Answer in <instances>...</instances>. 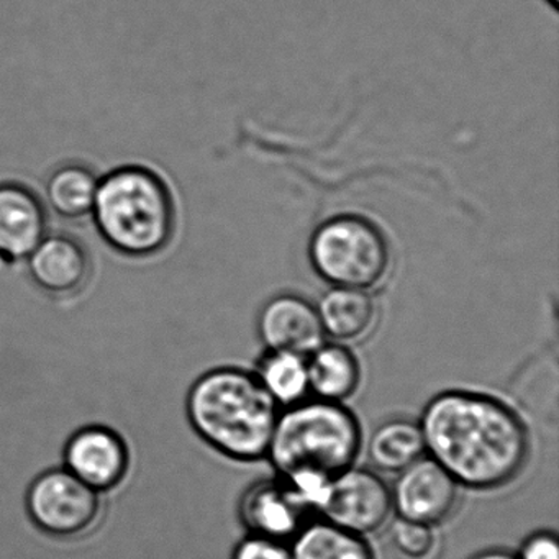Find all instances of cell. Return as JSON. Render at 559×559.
<instances>
[{"label":"cell","mask_w":559,"mask_h":559,"mask_svg":"<svg viewBox=\"0 0 559 559\" xmlns=\"http://www.w3.org/2000/svg\"><path fill=\"white\" fill-rule=\"evenodd\" d=\"M425 453L457 486L493 490L515 480L528 463L525 421L500 399L480 392L444 391L421 412Z\"/></svg>","instance_id":"1"},{"label":"cell","mask_w":559,"mask_h":559,"mask_svg":"<svg viewBox=\"0 0 559 559\" xmlns=\"http://www.w3.org/2000/svg\"><path fill=\"white\" fill-rule=\"evenodd\" d=\"M280 412L254 372L234 366L202 374L186 399L192 430L222 456L238 463L266 457Z\"/></svg>","instance_id":"2"},{"label":"cell","mask_w":559,"mask_h":559,"mask_svg":"<svg viewBox=\"0 0 559 559\" xmlns=\"http://www.w3.org/2000/svg\"><path fill=\"white\" fill-rule=\"evenodd\" d=\"M91 214L100 237L126 257L159 253L175 235L171 191L143 166H122L100 178Z\"/></svg>","instance_id":"3"},{"label":"cell","mask_w":559,"mask_h":559,"mask_svg":"<svg viewBox=\"0 0 559 559\" xmlns=\"http://www.w3.org/2000/svg\"><path fill=\"white\" fill-rule=\"evenodd\" d=\"M362 447L358 417L340 402L306 399L280 412L266 457L276 476H338Z\"/></svg>","instance_id":"4"},{"label":"cell","mask_w":559,"mask_h":559,"mask_svg":"<svg viewBox=\"0 0 559 559\" xmlns=\"http://www.w3.org/2000/svg\"><path fill=\"white\" fill-rule=\"evenodd\" d=\"M313 273L335 287L369 289L391 266V245L382 228L365 215L338 214L323 221L309 240Z\"/></svg>","instance_id":"5"},{"label":"cell","mask_w":559,"mask_h":559,"mask_svg":"<svg viewBox=\"0 0 559 559\" xmlns=\"http://www.w3.org/2000/svg\"><path fill=\"white\" fill-rule=\"evenodd\" d=\"M103 493L64 467L35 477L25 496L32 523L51 538L73 539L93 532L103 515Z\"/></svg>","instance_id":"6"},{"label":"cell","mask_w":559,"mask_h":559,"mask_svg":"<svg viewBox=\"0 0 559 559\" xmlns=\"http://www.w3.org/2000/svg\"><path fill=\"white\" fill-rule=\"evenodd\" d=\"M391 513V487L374 471L352 466L333 477L320 516L366 536L384 528Z\"/></svg>","instance_id":"7"},{"label":"cell","mask_w":559,"mask_h":559,"mask_svg":"<svg viewBox=\"0 0 559 559\" xmlns=\"http://www.w3.org/2000/svg\"><path fill=\"white\" fill-rule=\"evenodd\" d=\"M391 493L399 519L430 526L447 522L460 502L456 480L430 456L401 471Z\"/></svg>","instance_id":"8"},{"label":"cell","mask_w":559,"mask_h":559,"mask_svg":"<svg viewBox=\"0 0 559 559\" xmlns=\"http://www.w3.org/2000/svg\"><path fill=\"white\" fill-rule=\"evenodd\" d=\"M63 467L97 492H110L129 474V444L114 428L87 425L64 444Z\"/></svg>","instance_id":"9"},{"label":"cell","mask_w":559,"mask_h":559,"mask_svg":"<svg viewBox=\"0 0 559 559\" xmlns=\"http://www.w3.org/2000/svg\"><path fill=\"white\" fill-rule=\"evenodd\" d=\"M238 516L248 533L289 542L309 522L312 512L283 477H263L247 487Z\"/></svg>","instance_id":"10"},{"label":"cell","mask_w":559,"mask_h":559,"mask_svg":"<svg viewBox=\"0 0 559 559\" xmlns=\"http://www.w3.org/2000/svg\"><path fill=\"white\" fill-rule=\"evenodd\" d=\"M258 336L267 349L309 356L323 345L317 307L299 294H277L258 313Z\"/></svg>","instance_id":"11"},{"label":"cell","mask_w":559,"mask_h":559,"mask_svg":"<svg viewBox=\"0 0 559 559\" xmlns=\"http://www.w3.org/2000/svg\"><path fill=\"white\" fill-rule=\"evenodd\" d=\"M47 237V214L37 194L17 185H0V258L25 260Z\"/></svg>","instance_id":"12"},{"label":"cell","mask_w":559,"mask_h":559,"mask_svg":"<svg viewBox=\"0 0 559 559\" xmlns=\"http://www.w3.org/2000/svg\"><path fill=\"white\" fill-rule=\"evenodd\" d=\"M28 273L45 293L70 296L90 280V254L70 235H47L28 257Z\"/></svg>","instance_id":"13"},{"label":"cell","mask_w":559,"mask_h":559,"mask_svg":"<svg viewBox=\"0 0 559 559\" xmlns=\"http://www.w3.org/2000/svg\"><path fill=\"white\" fill-rule=\"evenodd\" d=\"M309 388L317 399L329 402L348 401L361 381L358 358L348 346L323 343L307 356Z\"/></svg>","instance_id":"14"},{"label":"cell","mask_w":559,"mask_h":559,"mask_svg":"<svg viewBox=\"0 0 559 559\" xmlns=\"http://www.w3.org/2000/svg\"><path fill=\"white\" fill-rule=\"evenodd\" d=\"M317 312L325 335L338 342L365 338L378 317L374 299L366 290L349 287H335L326 293Z\"/></svg>","instance_id":"15"},{"label":"cell","mask_w":559,"mask_h":559,"mask_svg":"<svg viewBox=\"0 0 559 559\" xmlns=\"http://www.w3.org/2000/svg\"><path fill=\"white\" fill-rule=\"evenodd\" d=\"M290 542L293 559H376L365 536L340 528L322 516L309 520Z\"/></svg>","instance_id":"16"},{"label":"cell","mask_w":559,"mask_h":559,"mask_svg":"<svg viewBox=\"0 0 559 559\" xmlns=\"http://www.w3.org/2000/svg\"><path fill=\"white\" fill-rule=\"evenodd\" d=\"M425 456L420 424L411 418H391L372 431L368 441V460L376 471L401 473Z\"/></svg>","instance_id":"17"},{"label":"cell","mask_w":559,"mask_h":559,"mask_svg":"<svg viewBox=\"0 0 559 559\" xmlns=\"http://www.w3.org/2000/svg\"><path fill=\"white\" fill-rule=\"evenodd\" d=\"M254 376L280 407L299 404L310 394L307 358L297 353L267 349Z\"/></svg>","instance_id":"18"},{"label":"cell","mask_w":559,"mask_h":559,"mask_svg":"<svg viewBox=\"0 0 559 559\" xmlns=\"http://www.w3.org/2000/svg\"><path fill=\"white\" fill-rule=\"evenodd\" d=\"M99 176L86 165L68 163L51 173L47 181L48 205L64 218L91 214L96 201Z\"/></svg>","instance_id":"19"},{"label":"cell","mask_w":559,"mask_h":559,"mask_svg":"<svg viewBox=\"0 0 559 559\" xmlns=\"http://www.w3.org/2000/svg\"><path fill=\"white\" fill-rule=\"evenodd\" d=\"M389 539L392 548L404 559H431L438 548L435 526L399 519L391 523Z\"/></svg>","instance_id":"20"},{"label":"cell","mask_w":559,"mask_h":559,"mask_svg":"<svg viewBox=\"0 0 559 559\" xmlns=\"http://www.w3.org/2000/svg\"><path fill=\"white\" fill-rule=\"evenodd\" d=\"M230 559H293V555L287 542L247 533L235 545Z\"/></svg>","instance_id":"21"},{"label":"cell","mask_w":559,"mask_h":559,"mask_svg":"<svg viewBox=\"0 0 559 559\" xmlns=\"http://www.w3.org/2000/svg\"><path fill=\"white\" fill-rule=\"evenodd\" d=\"M516 559H559V539L555 532L542 530L523 539Z\"/></svg>","instance_id":"22"},{"label":"cell","mask_w":559,"mask_h":559,"mask_svg":"<svg viewBox=\"0 0 559 559\" xmlns=\"http://www.w3.org/2000/svg\"><path fill=\"white\" fill-rule=\"evenodd\" d=\"M469 559H516L515 552L507 551L502 548L484 549L477 555L471 556Z\"/></svg>","instance_id":"23"},{"label":"cell","mask_w":559,"mask_h":559,"mask_svg":"<svg viewBox=\"0 0 559 559\" xmlns=\"http://www.w3.org/2000/svg\"><path fill=\"white\" fill-rule=\"evenodd\" d=\"M552 9H558L559 0H546Z\"/></svg>","instance_id":"24"}]
</instances>
